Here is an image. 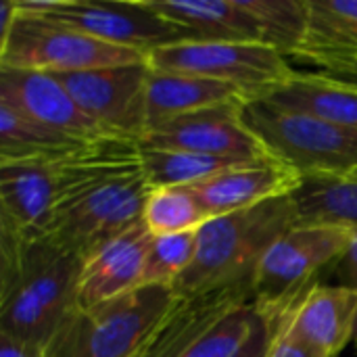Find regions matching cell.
Wrapping results in <instances>:
<instances>
[{
	"label": "cell",
	"instance_id": "cell-1",
	"mask_svg": "<svg viewBox=\"0 0 357 357\" xmlns=\"http://www.w3.org/2000/svg\"><path fill=\"white\" fill-rule=\"evenodd\" d=\"M149 192L138 142H88L63 157V192L42 236L84 259L142 222Z\"/></svg>",
	"mask_w": 357,
	"mask_h": 357
},
{
	"label": "cell",
	"instance_id": "cell-2",
	"mask_svg": "<svg viewBox=\"0 0 357 357\" xmlns=\"http://www.w3.org/2000/svg\"><path fill=\"white\" fill-rule=\"evenodd\" d=\"M82 257L0 228V335L46 354L77 310Z\"/></svg>",
	"mask_w": 357,
	"mask_h": 357
},
{
	"label": "cell",
	"instance_id": "cell-3",
	"mask_svg": "<svg viewBox=\"0 0 357 357\" xmlns=\"http://www.w3.org/2000/svg\"><path fill=\"white\" fill-rule=\"evenodd\" d=\"M299 215L291 197L272 199L257 207L209 220L199 230L192 266L172 287L176 297L253 282L255 270L268 249L291 228Z\"/></svg>",
	"mask_w": 357,
	"mask_h": 357
},
{
	"label": "cell",
	"instance_id": "cell-4",
	"mask_svg": "<svg viewBox=\"0 0 357 357\" xmlns=\"http://www.w3.org/2000/svg\"><path fill=\"white\" fill-rule=\"evenodd\" d=\"M243 123L261 142L266 153L307 176L347 178L357 172V132L333 126L303 111H293L268 98L249 100Z\"/></svg>",
	"mask_w": 357,
	"mask_h": 357
},
{
	"label": "cell",
	"instance_id": "cell-5",
	"mask_svg": "<svg viewBox=\"0 0 357 357\" xmlns=\"http://www.w3.org/2000/svg\"><path fill=\"white\" fill-rule=\"evenodd\" d=\"M165 287H140L90 310H75L44 357H138L174 301Z\"/></svg>",
	"mask_w": 357,
	"mask_h": 357
},
{
	"label": "cell",
	"instance_id": "cell-6",
	"mask_svg": "<svg viewBox=\"0 0 357 357\" xmlns=\"http://www.w3.org/2000/svg\"><path fill=\"white\" fill-rule=\"evenodd\" d=\"M138 63H149V54L100 42L52 19L23 13L19 6L13 21L0 27L2 69L73 73Z\"/></svg>",
	"mask_w": 357,
	"mask_h": 357
},
{
	"label": "cell",
	"instance_id": "cell-7",
	"mask_svg": "<svg viewBox=\"0 0 357 357\" xmlns=\"http://www.w3.org/2000/svg\"><path fill=\"white\" fill-rule=\"evenodd\" d=\"M151 69L190 73L238 88L249 100L270 96L295 77L287 56L261 42L186 40L149 54Z\"/></svg>",
	"mask_w": 357,
	"mask_h": 357
},
{
	"label": "cell",
	"instance_id": "cell-8",
	"mask_svg": "<svg viewBox=\"0 0 357 357\" xmlns=\"http://www.w3.org/2000/svg\"><path fill=\"white\" fill-rule=\"evenodd\" d=\"M354 230L337 226L297 224L282 234L259 261L253 276L255 307L272 318L293 305L316 282L314 278L335 266L345 253Z\"/></svg>",
	"mask_w": 357,
	"mask_h": 357
},
{
	"label": "cell",
	"instance_id": "cell-9",
	"mask_svg": "<svg viewBox=\"0 0 357 357\" xmlns=\"http://www.w3.org/2000/svg\"><path fill=\"white\" fill-rule=\"evenodd\" d=\"M17 6L23 13L52 19L100 42L132 48L144 54L192 40L182 25L163 19L151 10L144 0H17Z\"/></svg>",
	"mask_w": 357,
	"mask_h": 357
},
{
	"label": "cell",
	"instance_id": "cell-10",
	"mask_svg": "<svg viewBox=\"0 0 357 357\" xmlns=\"http://www.w3.org/2000/svg\"><path fill=\"white\" fill-rule=\"evenodd\" d=\"M149 63L117 65L73 73H50L111 138L140 142L146 134Z\"/></svg>",
	"mask_w": 357,
	"mask_h": 357
},
{
	"label": "cell",
	"instance_id": "cell-11",
	"mask_svg": "<svg viewBox=\"0 0 357 357\" xmlns=\"http://www.w3.org/2000/svg\"><path fill=\"white\" fill-rule=\"evenodd\" d=\"M243 102H230L167 119L151 128L138 146L188 151L236 161L272 159L243 123Z\"/></svg>",
	"mask_w": 357,
	"mask_h": 357
},
{
	"label": "cell",
	"instance_id": "cell-12",
	"mask_svg": "<svg viewBox=\"0 0 357 357\" xmlns=\"http://www.w3.org/2000/svg\"><path fill=\"white\" fill-rule=\"evenodd\" d=\"M63 157L0 161L2 230L25 238L42 236L61 199Z\"/></svg>",
	"mask_w": 357,
	"mask_h": 357
},
{
	"label": "cell",
	"instance_id": "cell-13",
	"mask_svg": "<svg viewBox=\"0 0 357 357\" xmlns=\"http://www.w3.org/2000/svg\"><path fill=\"white\" fill-rule=\"evenodd\" d=\"M247 303H255L253 282L174 297L138 357H182L228 314Z\"/></svg>",
	"mask_w": 357,
	"mask_h": 357
},
{
	"label": "cell",
	"instance_id": "cell-14",
	"mask_svg": "<svg viewBox=\"0 0 357 357\" xmlns=\"http://www.w3.org/2000/svg\"><path fill=\"white\" fill-rule=\"evenodd\" d=\"M153 234L138 222L82 259L77 310H90L142 287Z\"/></svg>",
	"mask_w": 357,
	"mask_h": 357
},
{
	"label": "cell",
	"instance_id": "cell-15",
	"mask_svg": "<svg viewBox=\"0 0 357 357\" xmlns=\"http://www.w3.org/2000/svg\"><path fill=\"white\" fill-rule=\"evenodd\" d=\"M0 98L73 140L94 142L111 138L77 107L73 96L50 73L0 67Z\"/></svg>",
	"mask_w": 357,
	"mask_h": 357
},
{
	"label": "cell",
	"instance_id": "cell-16",
	"mask_svg": "<svg viewBox=\"0 0 357 357\" xmlns=\"http://www.w3.org/2000/svg\"><path fill=\"white\" fill-rule=\"evenodd\" d=\"M299 184L301 176L284 163L274 159H257L228 167L192 188L213 220L257 207L272 199L291 197Z\"/></svg>",
	"mask_w": 357,
	"mask_h": 357
},
{
	"label": "cell",
	"instance_id": "cell-17",
	"mask_svg": "<svg viewBox=\"0 0 357 357\" xmlns=\"http://www.w3.org/2000/svg\"><path fill=\"white\" fill-rule=\"evenodd\" d=\"M293 333L320 356L337 357L356 337L357 291L314 284L287 307Z\"/></svg>",
	"mask_w": 357,
	"mask_h": 357
},
{
	"label": "cell",
	"instance_id": "cell-18",
	"mask_svg": "<svg viewBox=\"0 0 357 357\" xmlns=\"http://www.w3.org/2000/svg\"><path fill=\"white\" fill-rule=\"evenodd\" d=\"M297 59L324 73H345L357 65V0H310L305 40Z\"/></svg>",
	"mask_w": 357,
	"mask_h": 357
},
{
	"label": "cell",
	"instance_id": "cell-19",
	"mask_svg": "<svg viewBox=\"0 0 357 357\" xmlns=\"http://www.w3.org/2000/svg\"><path fill=\"white\" fill-rule=\"evenodd\" d=\"M230 102L247 105L249 98L238 88L218 79L151 69L146 79V132L167 119Z\"/></svg>",
	"mask_w": 357,
	"mask_h": 357
},
{
	"label": "cell",
	"instance_id": "cell-20",
	"mask_svg": "<svg viewBox=\"0 0 357 357\" xmlns=\"http://www.w3.org/2000/svg\"><path fill=\"white\" fill-rule=\"evenodd\" d=\"M163 19L182 25L197 42H261L238 0H144Z\"/></svg>",
	"mask_w": 357,
	"mask_h": 357
},
{
	"label": "cell",
	"instance_id": "cell-21",
	"mask_svg": "<svg viewBox=\"0 0 357 357\" xmlns=\"http://www.w3.org/2000/svg\"><path fill=\"white\" fill-rule=\"evenodd\" d=\"M266 98L278 107L303 111L357 132V86L343 84L326 73H295L293 79Z\"/></svg>",
	"mask_w": 357,
	"mask_h": 357
},
{
	"label": "cell",
	"instance_id": "cell-22",
	"mask_svg": "<svg viewBox=\"0 0 357 357\" xmlns=\"http://www.w3.org/2000/svg\"><path fill=\"white\" fill-rule=\"evenodd\" d=\"M301 226L357 230V178L307 176L291 195Z\"/></svg>",
	"mask_w": 357,
	"mask_h": 357
},
{
	"label": "cell",
	"instance_id": "cell-23",
	"mask_svg": "<svg viewBox=\"0 0 357 357\" xmlns=\"http://www.w3.org/2000/svg\"><path fill=\"white\" fill-rule=\"evenodd\" d=\"M88 142L63 136L0 98V161L63 157Z\"/></svg>",
	"mask_w": 357,
	"mask_h": 357
},
{
	"label": "cell",
	"instance_id": "cell-24",
	"mask_svg": "<svg viewBox=\"0 0 357 357\" xmlns=\"http://www.w3.org/2000/svg\"><path fill=\"white\" fill-rule=\"evenodd\" d=\"M241 8L255 21L261 44L282 56H297L310 19V0H238Z\"/></svg>",
	"mask_w": 357,
	"mask_h": 357
},
{
	"label": "cell",
	"instance_id": "cell-25",
	"mask_svg": "<svg viewBox=\"0 0 357 357\" xmlns=\"http://www.w3.org/2000/svg\"><path fill=\"white\" fill-rule=\"evenodd\" d=\"M140 161L151 188L197 186L209 180L211 176L243 163L236 159H222V157L199 155L188 151L142 149V146H140Z\"/></svg>",
	"mask_w": 357,
	"mask_h": 357
},
{
	"label": "cell",
	"instance_id": "cell-26",
	"mask_svg": "<svg viewBox=\"0 0 357 357\" xmlns=\"http://www.w3.org/2000/svg\"><path fill=\"white\" fill-rule=\"evenodd\" d=\"M209 220L211 218L192 186L151 188L142 211V222L153 236L201 230Z\"/></svg>",
	"mask_w": 357,
	"mask_h": 357
},
{
	"label": "cell",
	"instance_id": "cell-27",
	"mask_svg": "<svg viewBox=\"0 0 357 357\" xmlns=\"http://www.w3.org/2000/svg\"><path fill=\"white\" fill-rule=\"evenodd\" d=\"M199 247V230L153 236V245L146 257L142 287L172 289L182 274L192 266Z\"/></svg>",
	"mask_w": 357,
	"mask_h": 357
},
{
	"label": "cell",
	"instance_id": "cell-28",
	"mask_svg": "<svg viewBox=\"0 0 357 357\" xmlns=\"http://www.w3.org/2000/svg\"><path fill=\"white\" fill-rule=\"evenodd\" d=\"M257 316L259 312L255 303L234 310L182 357H234L249 339Z\"/></svg>",
	"mask_w": 357,
	"mask_h": 357
},
{
	"label": "cell",
	"instance_id": "cell-29",
	"mask_svg": "<svg viewBox=\"0 0 357 357\" xmlns=\"http://www.w3.org/2000/svg\"><path fill=\"white\" fill-rule=\"evenodd\" d=\"M268 320L272 324V339H270V347H268L266 357H324L320 356L316 349H312L310 345H305L293 333L287 310L278 316L268 318Z\"/></svg>",
	"mask_w": 357,
	"mask_h": 357
},
{
	"label": "cell",
	"instance_id": "cell-30",
	"mask_svg": "<svg viewBox=\"0 0 357 357\" xmlns=\"http://www.w3.org/2000/svg\"><path fill=\"white\" fill-rule=\"evenodd\" d=\"M270 339H272V324L268 318H264L259 314L249 339L245 341V345L234 357H266L268 347H270Z\"/></svg>",
	"mask_w": 357,
	"mask_h": 357
},
{
	"label": "cell",
	"instance_id": "cell-31",
	"mask_svg": "<svg viewBox=\"0 0 357 357\" xmlns=\"http://www.w3.org/2000/svg\"><path fill=\"white\" fill-rule=\"evenodd\" d=\"M333 270L337 276V284L357 291V230H354L345 253L339 257V261L333 266Z\"/></svg>",
	"mask_w": 357,
	"mask_h": 357
},
{
	"label": "cell",
	"instance_id": "cell-32",
	"mask_svg": "<svg viewBox=\"0 0 357 357\" xmlns=\"http://www.w3.org/2000/svg\"><path fill=\"white\" fill-rule=\"evenodd\" d=\"M0 357H44L42 351H33L4 335H0Z\"/></svg>",
	"mask_w": 357,
	"mask_h": 357
},
{
	"label": "cell",
	"instance_id": "cell-33",
	"mask_svg": "<svg viewBox=\"0 0 357 357\" xmlns=\"http://www.w3.org/2000/svg\"><path fill=\"white\" fill-rule=\"evenodd\" d=\"M326 75H331V77H335V79H339V82H343V84L357 86V65L354 69L345 71V73H326Z\"/></svg>",
	"mask_w": 357,
	"mask_h": 357
},
{
	"label": "cell",
	"instance_id": "cell-34",
	"mask_svg": "<svg viewBox=\"0 0 357 357\" xmlns=\"http://www.w3.org/2000/svg\"><path fill=\"white\" fill-rule=\"evenodd\" d=\"M354 341L357 343V320H356V337H354Z\"/></svg>",
	"mask_w": 357,
	"mask_h": 357
},
{
	"label": "cell",
	"instance_id": "cell-35",
	"mask_svg": "<svg viewBox=\"0 0 357 357\" xmlns=\"http://www.w3.org/2000/svg\"><path fill=\"white\" fill-rule=\"evenodd\" d=\"M354 176H356V178H357V172H356V174H354Z\"/></svg>",
	"mask_w": 357,
	"mask_h": 357
}]
</instances>
